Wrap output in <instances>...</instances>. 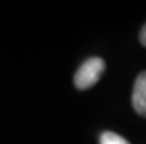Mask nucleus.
Returning <instances> with one entry per match:
<instances>
[{
  "instance_id": "obj_1",
  "label": "nucleus",
  "mask_w": 146,
  "mask_h": 144,
  "mask_svg": "<svg viewBox=\"0 0 146 144\" xmlns=\"http://www.w3.org/2000/svg\"><path fill=\"white\" fill-rule=\"evenodd\" d=\"M105 71V60L102 57L87 59L75 72L74 84L78 90H87L96 84Z\"/></svg>"
},
{
  "instance_id": "obj_3",
  "label": "nucleus",
  "mask_w": 146,
  "mask_h": 144,
  "mask_svg": "<svg viewBox=\"0 0 146 144\" xmlns=\"http://www.w3.org/2000/svg\"><path fill=\"white\" fill-rule=\"evenodd\" d=\"M99 141L100 144H130L124 137H121V135H118L115 132H111V131L102 132Z\"/></svg>"
},
{
  "instance_id": "obj_4",
  "label": "nucleus",
  "mask_w": 146,
  "mask_h": 144,
  "mask_svg": "<svg viewBox=\"0 0 146 144\" xmlns=\"http://www.w3.org/2000/svg\"><path fill=\"white\" fill-rule=\"evenodd\" d=\"M139 40H140V43L146 47V24L143 25V28L140 30V36H139Z\"/></svg>"
},
{
  "instance_id": "obj_2",
  "label": "nucleus",
  "mask_w": 146,
  "mask_h": 144,
  "mask_svg": "<svg viewBox=\"0 0 146 144\" xmlns=\"http://www.w3.org/2000/svg\"><path fill=\"white\" fill-rule=\"evenodd\" d=\"M131 105L140 116L146 118V71L140 72L134 81Z\"/></svg>"
}]
</instances>
